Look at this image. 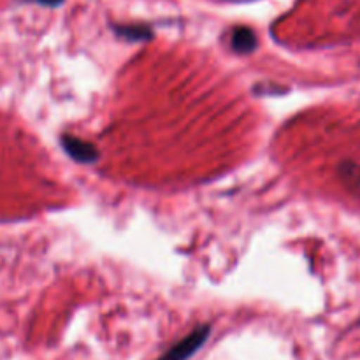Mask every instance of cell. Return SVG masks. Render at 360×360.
Instances as JSON below:
<instances>
[{
	"label": "cell",
	"mask_w": 360,
	"mask_h": 360,
	"mask_svg": "<svg viewBox=\"0 0 360 360\" xmlns=\"http://www.w3.org/2000/svg\"><path fill=\"white\" fill-rule=\"evenodd\" d=\"M34 2L42 4V6H58V4H62L63 0H34Z\"/></svg>",
	"instance_id": "5"
},
{
	"label": "cell",
	"mask_w": 360,
	"mask_h": 360,
	"mask_svg": "<svg viewBox=\"0 0 360 360\" xmlns=\"http://www.w3.org/2000/svg\"><path fill=\"white\" fill-rule=\"evenodd\" d=\"M207 336H210V327L202 326L199 329H195L193 333H190L185 340H181L179 343H176L167 354L164 355L160 360H186L192 357L204 343H206Z\"/></svg>",
	"instance_id": "1"
},
{
	"label": "cell",
	"mask_w": 360,
	"mask_h": 360,
	"mask_svg": "<svg viewBox=\"0 0 360 360\" xmlns=\"http://www.w3.org/2000/svg\"><path fill=\"white\" fill-rule=\"evenodd\" d=\"M62 144L63 148H65L67 153H69V157H72L74 160L81 162V164H91V162H95L98 158L97 150H95L91 144L84 143V141L81 139H76V137L72 136L63 137Z\"/></svg>",
	"instance_id": "2"
},
{
	"label": "cell",
	"mask_w": 360,
	"mask_h": 360,
	"mask_svg": "<svg viewBox=\"0 0 360 360\" xmlns=\"http://www.w3.org/2000/svg\"><path fill=\"white\" fill-rule=\"evenodd\" d=\"M231 44L232 49L239 55H250L257 49V35L252 28H246V27H239L232 32V37H231Z\"/></svg>",
	"instance_id": "3"
},
{
	"label": "cell",
	"mask_w": 360,
	"mask_h": 360,
	"mask_svg": "<svg viewBox=\"0 0 360 360\" xmlns=\"http://www.w3.org/2000/svg\"><path fill=\"white\" fill-rule=\"evenodd\" d=\"M118 32L130 41H144L151 37V32L144 27H122L118 28Z\"/></svg>",
	"instance_id": "4"
}]
</instances>
